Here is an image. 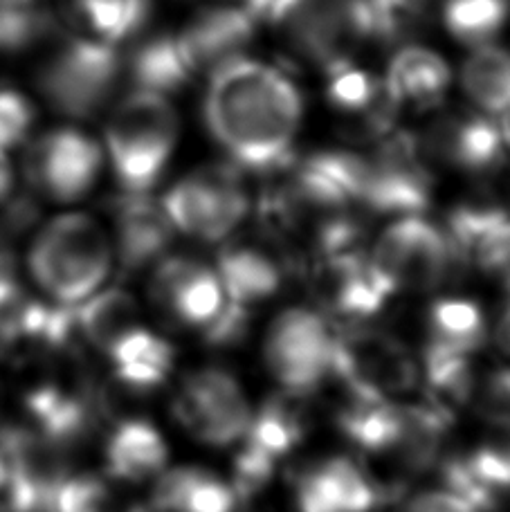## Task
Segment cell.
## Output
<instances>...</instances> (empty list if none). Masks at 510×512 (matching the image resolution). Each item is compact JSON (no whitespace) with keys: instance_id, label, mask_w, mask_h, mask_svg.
Wrapping results in <instances>:
<instances>
[{"instance_id":"obj_34","label":"cell","mask_w":510,"mask_h":512,"mask_svg":"<svg viewBox=\"0 0 510 512\" xmlns=\"http://www.w3.org/2000/svg\"><path fill=\"white\" fill-rule=\"evenodd\" d=\"M405 512H479L468 499H463L457 492L448 488L427 490L409 499Z\"/></svg>"},{"instance_id":"obj_21","label":"cell","mask_w":510,"mask_h":512,"mask_svg":"<svg viewBox=\"0 0 510 512\" xmlns=\"http://www.w3.org/2000/svg\"><path fill=\"white\" fill-rule=\"evenodd\" d=\"M385 84L398 108H432L452 86V68L425 45H403L389 61Z\"/></svg>"},{"instance_id":"obj_36","label":"cell","mask_w":510,"mask_h":512,"mask_svg":"<svg viewBox=\"0 0 510 512\" xmlns=\"http://www.w3.org/2000/svg\"><path fill=\"white\" fill-rule=\"evenodd\" d=\"M493 340H495V346L499 351H502L506 358L510 360V299L506 308L502 310V315H499L497 324L493 328Z\"/></svg>"},{"instance_id":"obj_24","label":"cell","mask_w":510,"mask_h":512,"mask_svg":"<svg viewBox=\"0 0 510 512\" xmlns=\"http://www.w3.org/2000/svg\"><path fill=\"white\" fill-rule=\"evenodd\" d=\"M194 77L176 32L140 36L133 50L124 54V79L133 90H147L171 99V95L187 88Z\"/></svg>"},{"instance_id":"obj_33","label":"cell","mask_w":510,"mask_h":512,"mask_svg":"<svg viewBox=\"0 0 510 512\" xmlns=\"http://www.w3.org/2000/svg\"><path fill=\"white\" fill-rule=\"evenodd\" d=\"M376 41L403 43L425 25L436 0H367Z\"/></svg>"},{"instance_id":"obj_25","label":"cell","mask_w":510,"mask_h":512,"mask_svg":"<svg viewBox=\"0 0 510 512\" xmlns=\"http://www.w3.org/2000/svg\"><path fill=\"white\" fill-rule=\"evenodd\" d=\"M104 355L111 364L113 378L131 391L158 389L176 364V351L165 337L140 324L108 346Z\"/></svg>"},{"instance_id":"obj_18","label":"cell","mask_w":510,"mask_h":512,"mask_svg":"<svg viewBox=\"0 0 510 512\" xmlns=\"http://www.w3.org/2000/svg\"><path fill=\"white\" fill-rule=\"evenodd\" d=\"M223 243L214 270L221 279L225 301L252 313L263 301L277 295L293 265L272 241L270 248L266 243L239 241L234 236Z\"/></svg>"},{"instance_id":"obj_15","label":"cell","mask_w":510,"mask_h":512,"mask_svg":"<svg viewBox=\"0 0 510 512\" xmlns=\"http://www.w3.org/2000/svg\"><path fill=\"white\" fill-rule=\"evenodd\" d=\"M261 7L254 3L207 5L176 30L194 75H212L225 63L245 57L257 36Z\"/></svg>"},{"instance_id":"obj_12","label":"cell","mask_w":510,"mask_h":512,"mask_svg":"<svg viewBox=\"0 0 510 512\" xmlns=\"http://www.w3.org/2000/svg\"><path fill=\"white\" fill-rule=\"evenodd\" d=\"M306 429L302 396L281 391L257 411L252 409L248 429L236 443L241 447L234 459V488L245 497L266 488L279 461L304 441Z\"/></svg>"},{"instance_id":"obj_32","label":"cell","mask_w":510,"mask_h":512,"mask_svg":"<svg viewBox=\"0 0 510 512\" xmlns=\"http://www.w3.org/2000/svg\"><path fill=\"white\" fill-rule=\"evenodd\" d=\"M39 99L14 81L0 79V149L21 151L39 131Z\"/></svg>"},{"instance_id":"obj_23","label":"cell","mask_w":510,"mask_h":512,"mask_svg":"<svg viewBox=\"0 0 510 512\" xmlns=\"http://www.w3.org/2000/svg\"><path fill=\"white\" fill-rule=\"evenodd\" d=\"M169 447L160 429L144 418H126L106 438L104 463L115 481L142 483L167 470Z\"/></svg>"},{"instance_id":"obj_4","label":"cell","mask_w":510,"mask_h":512,"mask_svg":"<svg viewBox=\"0 0 510 512\" xmlns=\"http://www.w3.org/2000/svg\"><path fill=\"white\" fill-rule=\"evenodd\" d=\"M263 16L286 54L324 75L376 41L367 0H270Z\"/></svg>"},{"instance_id":"obj_28","label":"cell","mask_w":510,"mask_h":512,"mask_svg":"<svg viewBox=\"0 0 510 512\" xmlns=\"http://www.w3.org/2000/svg\"><path fill=\"white\" fill-rule=\"evenodd\" d=\"M425 344L475 355L488 337L486 317L481 308L466 297L436 299L427 310Z\"/></svg>"},{"instance_id":"obj_2","label":"cell","mask_w":510,"mask_h":512,"mask_svg":"<svg viewBox=\"0 0 510 512\" xmlns=\"http://www.w3.org/2000/svg\"><path fill=\"white\" fill-rule=\"evenodd\" d=\"M25 268L45 301L75 308L102 290L115 270L111 232L84 212L54 216L34 232Z\"/></svg>"},{"instance_id":"obj_31","label":"cell","mask_w":510,"mask_h":512,"mask_svg":"<svg viewBox=\"0 0 510 512\" xmlns=\"http://www.w3.org/2000/svg\"><path fill=\"white\" fill-rule=\"evenodd\" d=\"M59 32L48 3L0 5V54L25 57L39 54Z\"/></svg>"},{"instance_id":"obj_19","label":"cell","mask_w":510,"mask_h":512,"mask_svg":"<svg viewBox=\"0 0 510 512\" xmlns=\"http://www.w3.org/2000/svg\"><path fill=\"white\" fill-rule=\"evenodd\" d=\"M326 99L335 113L349 120L355 137L378 142L394 131L400 108L389 95L385 77L373 75L367 68L349 63L329 72Z\"/></svg>"},{"instance_id":"obj_16","label":"cell","mask_w":510,"mask_h":512,"mask_svg":"<svg viewBox=\"0 0 510 512\" xmlns=\"http://www.w3.org/2000/svg\"><path fill=\"white\" fill-rule=\"evenodd\" d=\"M389 497L376 474L349 456L315 463L295 483L299 512H373Z\"/></svg>"},{"instance_id":"obj_7","label":"cell","mask_w":510,"mask_h":512,"mask_svg":"<svg viewBox=\"0 0 510 512\" xmlns=\"http://www.w3.org/2000/svg\"><path fill=\"white\" fill-rule=\"evenodd\" d=\"M106 164L104 146L75 122L39 128L21 149L18 176L36 200L79 203L97 187Z\"/></svg>"},{"instance_id":"obj_37","label":"cell","mask_w":510,"mask_h":512,"mask_svg":"<svg viewBox=\"0 0 510 512\" xmlns=\"http://www.w3.org/2000/svg\"><path fill=\"white\" fill-rule=\"evenodd\" d=\"M7 472H9V463H7V456L0 452V483L5 481V477H7Z\"/></svg>"},{"instance_id":"obj_20","label":"cell","mask_w":510,"mask_h":512,"mask_svg":"<svg viewBox=\"0 0 510 512\" xmlns=\"http://www.w3.org/2000/svg\"><path fill=\"white\" fill-rule=\"evenodd\" d=\"M61 32L122 48L149 21L151 0H48Z\"/></svg>"},{"instance_id":"obj_17","label":"cell","mask_w":510,"mask_h":512,"mask_svg":"<svg viewBox=\"0 0 510 512\" xmlns=\"http://www.w3.org/2000/svg\"><path fill=\"white\" fill-rule=\"evenodd\" d=\"M111 239L115 265L126 277L138 274L149 265H156L169 254L176 230L162 209L160 200L151 194L122 191L111 203Z\"/></svg>"},{"instance_id":"obj_29","label":"cell","mask_w":510,"mask_h":512,"mask_svg":"<svg viewBox=\"0 0 510 512\" xmlns=\"http://www.w3.org/2000/svg\"><path fill=\"white\" fill-rule=\"evenodd\" d=\"M461 456L472 477L493 495L510 490V411H490L475 445Z\"/></svg>"},{"instance_id":"obj_10","label":"cell","mask_w":510,"mask_h":512,"mask_svg":"<svg viewBox=\"0 0 510 512\" xmlns=\"http://www.w3.org/2000/svg\"><path fill=\"white\" fill-rule=\"evenodd\" d=\"M331 349L333 328L320 310L295 306L270 324L263 358L281 391L306 398L331 378Z\"/></svg>"},{"instance_id":"obj_35","label":"cell","mask_w":510,"mask_h":512,"mask_svg":"<svg viewBox=\"0 0 510 512\" xmlns=\"http://www.w3.org/2000/svg\"><path fill=\"white\" fill-rule=\"evenodd\" d=\"M18 185V171L14 167L9 151L0 149V209H3L9 200L16 196Z\"/></svg>"},{"instance_id":"obj_27","label":"cell","mask_w":510,"mask_h":512,"mask_svg":"<svg viewBox=\"0 0 510 512\" xmlns=\"http://www.w3.org/2000/svg\"><path fill=\"white\" fill-rule=\"evenodd\" d=\"M79 340L104 353L108 346L140 324V306L129 290L102 288L75 306Z\"/></svg>"},{"instance_id":"obj_38","label":"cell","mask_w":510,"mask_h":512,"mask_svg":"<svg viewBox=\"0 0 510 512\" xmlns=\"http://www.w3.org/2000/svg\"><path fill=\"white\" fill-rule=\"evenodd\" d=\"M12 3H48V0H0V5H12Z\"/></svg>"},{"instance_id":"obj_26","label":"cell","mask_w":510,"mask_h":512,"mask_svg":"<svg viewBox=\"0 0 510 512\" xmlns=\"http://www.w3.org/2000/svg\"><path fill=\"white\" fill-rule=\"evenodd\" d=\"M459 84L475 111L502 117L510 108V50L497 43L472 48L459 70Z\"/></svg>"},{"instance_id":"obj_22","label":"cell","mask_w":510,"mask_h":512,"mask_svg":"<svg viewBox=\"0 0 510 512\" xmlns=\"http://www.w3.org/2000/svg\"><path fill=\"white\" fill-rule=\"evenodd\" d=\"M241 499L232 483L209 470L180 465L162 470L153 483V512H236Z\"/></svg>"},{"instance_id":"obj_9","label":"cell","mask_w":510,"mask_h":512,"mask_svg":"<svg viewBox=\"0 0 510 512\" xmlns=\"http://www.w3.org/2000/svg\"><path fill=\"white\" fill-rule=\"evenodd\" d=\"M367 256L391 295L439 290L461 272L448 234L421 214L396 216Z\"/></svg>"},{"instance_id":"obj_6","label":"cell","mask_w":510,"mask_h":512,"mask_svg":"<svg viewBox=\"0 0 510 512\" xmlns=\"http://www.w3.org/2000/svg\"><path fill=\"white\" fill-rule=\"evenodd\" d=\"M331 378H338L351 398L391 402L418 387L421 367L394 333L367 322H351L333 331Z\"/></svg>"},{"instance_id":"obj_30","label":"cell","mask_w":510,"mask_h":512,"mask_svg":"<svg viewBox=\"0 0 510 512\" xmlns=\"http://www.w3.org/2000/svg\"><path fill=\"white\" fill-rule=\"evenodd\" d=\"M441 23L466 48L495 43L510 21V0H441Z\"/></svg>"},{"instance_id":"obj_13","label":"cell","mask_w":510,"mask_h":512,"mask_svg":"<svg viewBox=\"0 0 510 512\" xmlns=\"http://www.w3.org/2000/svg\"><path fill=\"white\" fill-rule=\"evenodd\" d=\"M414 140L432 169L445 167L490 176L508 160L499 122L475 108L436 115L421 133H414Z\"/></svg>"},{"instance_id":"obj_1","label":"cell","mask_w":510,"mask_h":512,"mask_svg":"<svg viewBox=\"0 0 510 512\" xmlns=\"http://www.w3.org/2000/svg\"><path fill=\"white\" fill-rule=\"evenodd\" d=\"M205 124L239 169L272 173L293 160L304 102L284 72L257 59H234L209 75Z\"/></svg>"},{"instance_id":"obj_3","label":"cell","mask_w":510,"mask_h":512,"mask_svg":"<svg viewBox=\"0 0 510 512\" xmlns=\"http://www.w3.org/2000/svg\"><path fill=\"white\" fill-rule=\"evenodd\" d=\"M122 81L120 48L59 30L39 52L32 93L63 120L81 124L113 104Z\"/></svg>"},{"instance_id":"obj_5","label":"cell","mask_w":510,"mask_h":512,"mask_svg":"<svg viewBox=\"0 0 510 512\" xmlns=\"http://www.w3.org/2000/svg\"><path fill=\"white\" fill-rule=\"evenodd\" d=\"M180 122L171 99L133 90L108 108L104 155L122 191L151 194L178 146Z\"/></svg>"},{"instance_id":"obj_11","label":"cell","mask_w":510,"mask_h":512,"mask_svg":"<svg viewBox=\"0 0 510 512\" xmlns=\"http://www.w3.org/2000/svg\"><path fill=\"white\" fill-rule=\"evenodd\" d=\"M173 416L189 436L212 447H230L248 429L252 407L230 371L203 367L180 382L173 398Z\"/></svg>"},{"instance_id":"obj_8","label":"cell","mask_w":510,"mask_h":512,"mask_svg":"<svg viewBox=\"0 0 510 512\" xmlns=\"http://www.w3.org/2000/svg\"><path fill=\"white\" fill-rule=\"evenodd\" d=\"M173 230L203 243L232 239L250 214V194L236 164H205L160 200Z\"/></svg>"},{"instance_id":"obj_14","label":"cell","mask_w":510,"mask_h":512,"mask_svg":"<svg viewBox=\"0 0 510 512\" xmlns=\"http://www.w3.org/2000/svg\"><path fill=\"white\" fill-rule=\"evenodd\" d=\"M149 295L173 324L203 333L225 306V292L214 265L187 254H165L153 265Z\"/></svg>"}]
</instances>
